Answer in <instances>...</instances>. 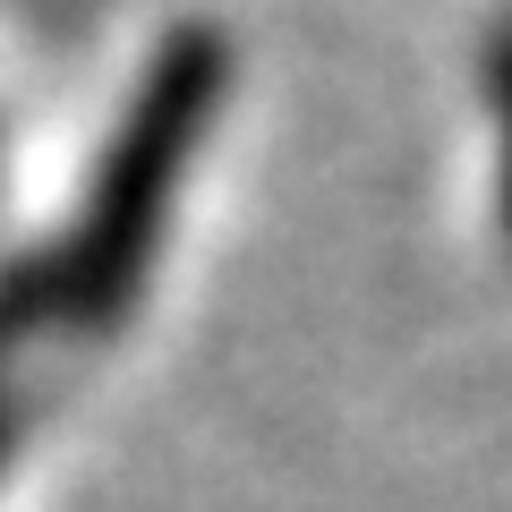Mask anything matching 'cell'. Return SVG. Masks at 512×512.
<instances>
[{"label":"cell","mask_w":512,"mask_h":512,"mask_svg":"<svg viewBox=\"0 0 512 512\" xmlns=\"http://www.w3.org/2000/svg\"><path fill=\"white\" fill-rule=\"evenodd\" d=\"M222 86H231V43L214 26H180L154 52V69L137 77L103 163H94L86 214H77L69 248L52 265V308L60 316H77V325H120L128 299L146 291L154 239L171 222L188 154L205 146V128L222 111Z\"/></svg>","instance_id":"6da1fadb"},{"label":"cell","mask_w":512,"mask_h":512,"mask_svg":"<svg viewBox=\"0 0 512 512\" xmlns=\"http://www.w3.org/2000/svg\"><path fill=\"white\" fill-rule=\"evenodd\" d=\"M487 94H495V128H504V222H512V18L487 43Z\"/></svg>","instance_id":"7a4b0ae2"},{"label":"cell","mask_w":512,"mask_h":512,"mask_svg":"<svg viewBox=\"0 0 512 512\" xmlns=\"http://www.w3.org/2000/svg\"><path fill=\"white\" fill-rule=\"evenodd\" d=\"M0 436H9V427H0Z\"/></svg>","instance_id":"3957f363"}]
</instances>
